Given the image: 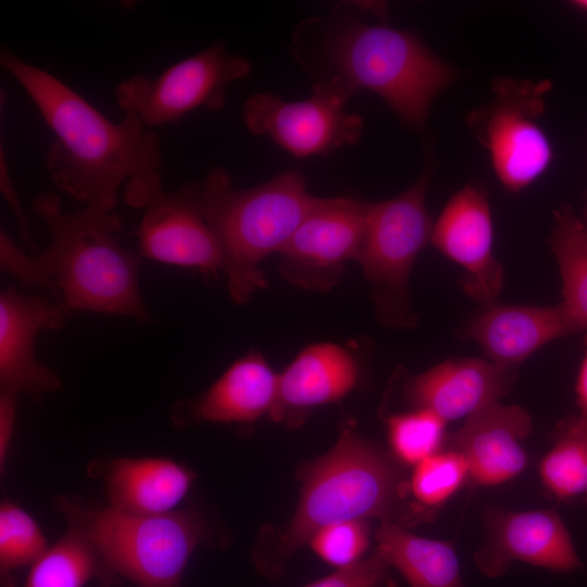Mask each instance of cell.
Listing matches in <instances>:
<instances>
[{"label":"cell","instance_id":"cell-26","mask_svg":"<svg viewBox=\"0 0 587 587\" xmlns=\"http://www.w3.org/2000/svg\"><path fill=\"white\" fill-rule=\"evenodd\" d=\"M48 549L41 528L23 508L9 499L0 503V572L4 587L16 569L33 565Z\"/></svg>","mask_w":587,"mask_h":587},{"label":"cell","instance_id":"cell-33","mask_svg":"<svg viewBox=\"0 0 587 587\" xmlns=\"http://www.w3.org/2000/svg\"><path fill=\"white\" fill-rule=\"evenodd\" d=\"M575 391L579 407V416L587 421V332L585 333V354L578 371Z\"/></svg>","mask_w":587,"mask_h":587},{"label":"cell","instance_id":"cell-32","mask_svg":"<svg viewBox=\"0 0 587 587\" xmlns=\"http://www.w3.org/2000/svg\"><path fill=\"white\" fill-rule=\"evenodd\" d=\"M17 397L0 392V470L3 472L13 437Z\"/></svg>","mask_w":587,"mask_h":587},{"label":"cell","instance_id":"cell-24","mask_svg":"<svg viewBox=\"0 0 587 587\" xmlns=\"http://www.w3.org/2000/svg\"><path fill=\"white\" fill-rule=\"evenodd\" d=\"M95 577L113 582L95 545L80 532L67 527L32 565L25 587H84Z\"/></svg>","mask_w":587,"mask_h":587},{"label":"cell","instance_id":"cell-6","mask_svg":"<svg viewBox=\"0 0 587 587\" xmlns=\"http://www.w3.org/2000/svg\"><path fill=\"white\" fill-rule=\"evenodd\" d=\"M54 505L67 527L95 545L110 578L120 575L137 587H180L208 534L203 516L191 508L142 515L71 497H57Z\"/></svg>","mask_w":587,"mask_h":587},{"label":"cell","instance_id":"cell-2","mask_svg":"<svg viewBox=\"0 0 587 587\" xmlns=\"http://www.w3.org/2000/svg\"><path fill=\"white\" fill-rule=\"evenodd\" d=\"M32 207L48 228L49 243L32 257L1 230L2 272L24 287L40 288L71 313L117 314L140 324L152 320L139 289L141 257L116 238L123 221L115 207L95 203L64 212L60 198L49 191L35 197Z\"/></svg>","mask_w":587,"mask_h":587},{"label":"cell","instance_id":"cell-16","mask_svg":"<svg viewBox=\"0 0 587 587\" xmlns=\"http://www.w3.org/2000/svg\"><path fill=\"white\" fill-rule=\"evenodd\" d=\"M532 430V417L519 405L491 402L469 415L447 435L445 449L460 453L476 486H494L519 475L527 464L522 441Z\"/></svg>","mask_w":587,"mask_h":587},{"label":"cell","instance_id":"cell-8","mask_svg":"<svg viewBox=\"0 0 587 587\" xmlns=\"http://www.w3.org/2000/svg\"><path fill=\"white\" fill-rule=\"evenodd\" d=\"M551 89L548 79L499 76L491 83V100L466 117L488 151L496 176L510 193L526 189L552 162L553 149L539 123Z\"/></svg>","mask_w":587,"mask_h":587},{"label":"cell","instance_id":"cell-35","mask_svg":"<svg viewBox=\"0 0 587 587\" xmlns=\"http://www.w3.org/2000/svg\"><path fill=\"white\" fill-rule=\"evenodd\" d=\"M111 583H112L111 580H103L102 587H110Z\"/></svg>","mask_w":587,"mask_h":587},{"label":"cell","instance_id":"cell-20","mask_svg":"<svg viewBox=\"0 0 587 587\" xmlns=\"http://www.w3.org/2000/svg\"><path fill=\"white\" fill-rule=\"evenodd\" d=\"M358 364L344 347L322 342L305 347L278 375L276 401L268 413L290 427L302 424L317 405L339 401L354 387Z\"/></svg>","mask_w":587,"mask_h":587},{"label":"cell","instance_id":"cell-9","mask_svg":"<svg viewBox=\"0 0 587 587\" xmlns=\"http://www.w3.org/2000/svg\"><path fill=\"white\" fill-rule=\"evenodd\" d=\"M251 67L248 59L229 54L217 41L157 77L130 76L117 85L115 98L125 113L135 114L145 126H162L198 108L222 110L226 87L249 75Z\"/></svg>","mask_w":587,"mask_h":587},{"label":"cell","instance_id":"cell-30","mask_svg":"<svg viewBox=\"0 0 587 587\" xmlns=\"http://www.w3.org/2000/svg\"><path fill=\"white\" fill-rule=\"evenodd\" d=\"M390 569L383 552L376 548L373 555L337 569L305 587H396Z\"/></svg>","mask_w":587,"mask_h":587},{"label":"cell","instance_id":"cell-5","mask_svg":"<svg viewBox=\"0 0 587 587\" xmlns=\"http://www.w3.org/2000/svg\"><path fill=\"white\" fill-rule=\"evenodd\" d=\"M325 52L330 68L355 92L378 95L416 130L425 126L437 95L457 78L416 34L386 24L349 22L330 35Z\"/></svg>","mask_w":587,"mask_h":587},{"label":"cell","instance_id":"cell-36","mask_svg":"<svg viewBox=\"0 0 587 587\" xmlns=\"http://www.w3.org/2000/svg\"><path fill=\"white\" fill-rule=\"evenodd\" d=\"M585 503L587 505V494L585 495Z\"/></svg>","mask_w":587,"mask_h":587},{"label":"cell","instance_id":"cell-15","mask_svg":"<svg viewBox=\"0 0 587 587\" xmlns=\"http://www.w3.org/2000/svg\"><path fill=\"white\" fill-rule=\"evenodd\" d=\"M72 315L48 295L26 296L14 286L0 292L1 392L35 400L61 388L58 374L35 357V339L41 329H59Z\"/></svg>","mask_w":587,"mask_h":587},{"label":"cell","instance_id":"cell-11","mask_svg":"<svg viewBox=\"0 0 587 587\" xmlns=\"http://www.w3.org/2000/svg\"><path fill=\"white\" fill-rule=\"evenodd\" d=\"M366 202L317 198L279 252L280 274L292 285L325 291L349 260H357L365 232Z\"/></svg>","mask_w":587,"mask_h":587},{"label":"cell","instance_id":"cell-7","mask_svg":"<svg viewBox=\"0 0 587 587\" xmlns=\"http://www.w3.org/2000/svg\"><path fill=\"white\" fill-rule=\"evenodd\" d=\"M429 172L400 195L366 202L365 232L357 257L372 285L379 320L391 326L414 323L408 299L412 267L430 241L434 223L425 197Z\"/></svg>","mask_w":587,"mask_h":587},{"label":"cell","instance_id":"cell-12","mask_svg":"<svg viewBox=\"0 0 587 587\" xmlns=\"http://www.w3.org/2000/svg\"><path fill=\"white\" fill-rule=\"evenodd\" d=\"M135 230L139 255L145 259L198 270L216 277L223 272L217 239L203 211L201 183H189L174 191H155L143 207Z\"/></svg>","mask_w":587,"mask_h":587},{"label":"cell","instance_id":"cell-28","mask_svg":"<svg viewBox=\"0 0 587 587\" xmlns=\"http://www.w3.org/2000/svg\"><path fill=\"white\" fill-rule=\"evenodd\" d=\"M469 477L464 458L452 450L439 451L414 467L409 483L416 503L427 507L442 504Z\"/></svg>","mask_w":587,"mask_h":587},{"label":"cell","instance_id":"cell-13","mask_svg":"<svg viewBox=\"0 0 587 587\" xmlns=\"http://www.w3.org/2000/svg\"><path fill=\"white\" fill-rule=\"evenodd\" d=\"M485 529V541L475 552L474 562L486 577L502 576L515 561L563 572L582 566L571 535L553 510L492 508L486 512Z\"/></svg>","mask_w":587,"mask_h":587},{"label":"cell","instance_id":"cell-1","mask_svg":"<svg viewBox=\"0 0 587 587\" xmlns=\"http://www.w3.org/2000/svg\"><path fill=\"white\" fill-rule=\"evenodd\" d=\"M0 64L36 104L55 139L46 153L53 184L86 204L143 208L162 188L161 139L133 113L113 123L52 74L2 50Z\"/></svg>","mask_w":587,"mask_h":587},{"label":"cell","instance_id":"cell-19","mask_svg":"<svg viewBox=\"0 0 587 587\" xmlns=\"http://www.w3.org/2000/svg\"><path fill=\"white\" fill-rule=\"evenodd\" d=\"M278 374L250 352L235 361L204 392L177 401L170 413L176 426L196 422L248 424L268 414L276 401Z\"/></svg>","mask_w":587,"mask_h":587},{"label":"cell","instance_id":"cell-21","mask_svg":"<svg viewBox=\"0 0 587 587\" xmlns=\"http://www.w3.org/2000/svg\"><path fill=\"white\" fill-rule=\"evenodd\" d=\"M109 505L132 514L168 513L187 496L195 474L171 459L114 458L103 466Z\"/></svg>","mask_w":587,"mask_h":587},{"label":"cell","instance_id":"cell-34","mask_svg":"<svg viewBox=\"0 0 587 587\" xmlns=\"http://www.w3.org/2000/svg\"><path fill=\"white\" fill-rule=\"evenodd\" d=\"M571 4L577 10L587 13V0H574Z\"/></svg>","mask_w":587,"mask_h":587},{"label":"cell","instance_id":"cell-4","mask_svg":"<svg viewBox=\"0 0 587 587\" xmlns=\"http://www.w3.org/2000/svg\"><path fill=\"white\" fill-rule=\"evenodd\" d=\"M314 198L302 173L295 170L247 189L235 188L224 168L209 172L201 183L202 205L221 248L234 302L246 303L266 286L261 262L284 249Z\"/></svg>","mask_w":587,"mask_h":587},{"label":"cell","instance_id":"cell-3","mask_svg":"<svg viewBox=\"0 0 587 587\" xmlns=\"http://www.w3.org/2000/svg\"><path fill=\"white\" fill-rule=\"evenodd\" d=\"M298 478L300 499L291 521L253 551L258 572L272 579H279L287 560L324 527L369 517L404 527L424 520L428 511L408 501L409 483L396 462L351 423L344 424L327 453L299 470Z\"/></svg>","mask_w":587,"mask_h":587},{"label":"cell","instance_id":"cell-23","mask_svg":"<svg viewBox=\"0 0 587 587\" xmlns=\"http://www.w3.org/2000/svg\"><path fill=\"white\" fill-rule=\"evenodd\" d=\"M562 279L561 304L579 332H587V225L570 205L553 212L549 238Z\"/></svg>","mask_w":587,"mask_h":587},{"label":"cell","instance_id":"cell-29","mask_svg":"<svg viewBox=\"0 0 587 587\" xmlns=\"http://www.w3.org/2000/svg\"><path fill=\"white\" fill-rule=\"evenodd\" d=\"M309 545L327 564L346 567L362 560L369 547V527L365 521L333 524L319 530Z\"/></svg>","mask_w":587,"mask_h":587},{"label":"cell","instance_id":"cell-25","mask_svg":"<svg viewBox=\"0 0 587 587\" xmlns=\"http://www.w3.org/2000/svg\"><path fill=\"white\" fill-rule=\"evenodd\" d=\"M539 474L559 500L587 494V421L577 415L559 424L554 445L540 462Z\"/></svg>","mask_w":587,"mask_h":587},{"label":"cell","instance_id":"cell-22","mask_svg":"<svg viewBox=\"0 0 587 587\" xmlns=\"http://www.w3.org/2000/svg\"><path fill=\"white\" fill-rule=\"evenodd\" d=\"M375 538L377 549L411 587H465L451 542L416 536L391 521L380 522Z\"/></svg>","mask_w":587,"mask_h":587},{"label":"cell","instance_id":"cell-31","mask_svg":"<svg viewBox=\"0 0 587 587\" xmlns=\"http://www.w3.org/2000/svg\"><path fill=\"white\" fill-rule=\"evenodd\" d=\"M0 189L3 197L8 201L12 212L14 213L15 220L18 224L21 234L25 242L28 245V247L33 251H35L34 240L32 238L27 222L25 220L22 205L18 201L17 193L14 189L13 183L8 172V164H7L5 153L3 150V145H1V151H0Z\"/></svg>","mask_w":587,"mask_h":587},{"label":"cell","instance_id":"cell-14","mask_svg":"<svg viewBox=\"0 0 587 587\" xmlns=\"http://www.w3.org/2000/svg\"><path fill=\"white\" fill-rule=\"evenodd\" d=\"M430 242L463 267V290L484 304L494 302L503 285V268L492 252L494 227L486 190L466 184L446 203L433 225Z\"/></svg>","mask_w":587,"mask_h":587},{"label":"cell","instance_id":"cell-18","mask_svg":"<svg viewBox=\"0 0 587 587\" xmlns=\"http://www.w3.org/2000/svg\"><path fill=\"white\" fill-rule=\"evenodd\" d=\"M515 377V371L485 358L450 359L410 378L405 399L414 409L432 411L448 423L499 401L511 390Z\"/></svg>","mask_w":587,"mask_h":587},{"label":"cell","instance_id":"cell-17","mask_svg":"<svg viewBox=\"0 0 587 587\" xmlns=\"http://www.w3.org/2000/svg\"><path fill=\"white\" fill-rule=\"evenodd\" d=\"M580 333L561 303L549 307L489 302L473 319L464 336L475 341L485 359L516 371L529 355L560 337Z\"/></svg>","mask_w":587,"mask_h":587},{"label":"cell","instance_id":"cell-27","mask_svg":"<svg viewBox=\"0 0 587 587\" xmlns=\"http://www.w3.org/2000/svg\"><path fill=\"white\" fill-rule=\"evenodd\" d=\"M386 424L390 448L403 463L416 465L445 446L447 422L432 411L390 415Z\"/></svg>","mask_w":587,"mask_h":587},{"label":"cell","instance_id":"cell-10","mask_svg":"<svg viewBox=\"0 0 587 587\" xmlns=\"http://www.w3.org/2000/svg\"><path fill=\"white\" fill-rule=\"evenodd\" d=\"M354 89L339 75L316 83L312 95L286 101L272 92H257L245 102L242 120L254 135H267L297 158L327 155L359 141L363 118L346 112Z\"/></svg>","mask_w":587,"mask_h":587}]
</instances>
